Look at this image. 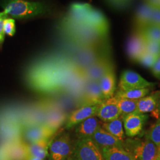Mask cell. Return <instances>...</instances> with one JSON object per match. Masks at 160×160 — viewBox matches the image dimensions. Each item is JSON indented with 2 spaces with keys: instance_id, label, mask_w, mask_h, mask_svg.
<instances>
[{
  "instance_id": "obj_1",
  "label": "cell",
  "mask_w": 160,
  "mask_h": 160,
  "mask_svg": "<svg viewBox=\"0 0 160 160\" xmlns=\"http://www.w3.org/2000/svg\"><path fill=\"white\" fill-rule=\"evenodd\" d=\"M4 12L7 16L18 20H28L45 15L51 12L49 6L40 1L28 0H4Z\"/></svg>"
},
{
  "instance_id": "obj_2",
  "label": "cell",
  "mask_w": 160,
  "mask_h": 160,
  "mask_svg": "<svg viewBox=\"0 0 160 160\" xmlns=\"http://www.w3.org/2000/svg\"><path fill=\"white\" fill-rule=\"evenodd\" d=\"M123 148L133 155L136 160H155L158 148L145 137L144 139L128 138L123 142Z\"/></svg>"
},
{
  "instance_id": "obj_3",
  "label": "cell",
  "mask_w": 160,
  "mask_h": 160,
  "mask_svg": "<svg viewBox=\"0 0 160 160\" xmlns=\"http://www.w3.org/2000/svg\"><path fill=\"white\" fill-rule=\"evenodd\" d=\"M74 148L68 133H61L52 139L49 147V160H69L73 154Z\"/></svg>"
},
{
  "instance_id": "obj_4",
  "label": "cell",
  "mask_w": 160,
  "mask_h": 160,
  "mask_svg": "<svg viewBox=\"0 0 160 160\" xmlns=\"http://www.w3.org/2000/svg\"><path fill=\"white\" fill-rule=\"evenodd\" d=\"M72 155L74 160H104L101 149L91 138L78 139Z\"/></svg>"
},
{
  "instance_id": "obj_5",
  "label": "cell",
  "mask_w": 160,
  "mask_h": 160,
  "mask_svg": "<svg viewBox=\"0 0 160 160\" xmlns=\"http://www.w3.org/2000/svg\"><path fill=\"white\" fill-rule=\"evenodd\" d=\"M156 83L145 80L137 72L132 70H125L120 75L118 84L119 90L128 91L131 90L152 88L156 86Z\"/></svg>"
},
{
  "instance_id": "obj_6",
  "label": "cell",
  "mask_w": 160,
  "mask_h": 160,
  "mask_svg": "<svg viewBox=\"0 0 160 160\" xmlns=\"http://www.w3.org/2000/svg\"><path fill=\"white\" fill-rule=\"evenodd\" d=\"M126 135L135 137L141 133L144 125L148 119V115L132 113L122 116Z\"/></svg>"
},
{
  "instance_id": "obj_7",
  "label": "cell",
  "mask_w": 160,
  "mask_h": 160,
  "mask_svg": "<svg viewBox=\"0 0 160 160\" xmlns=\"http://www.w3.org/2000/svg\"><path fill=\"white\" fill-rule=\"evenodd\" d=\"M146 52V40L143 35L138 30H133L128 39L126 45V52L132 61L137 62Z\"/></svg>"
},
{
  "instance_id": "obj_8",
  "label": "cell",
  "mask_w": 160,
  "mask_h": 160,
  "mask_svg": "<svg viewBox=\"0 0 160 160\" xmlns=\"http://www.w3.org/2000/svg\"><path fill=\"white\" fill-rule=\"evenodd\" d=\"M113 68V62L108 55L98 59L97 61L87 68L84 73L88 81H99L109 70Z\"/></svg>"
},
{
  "instance_id": "obj_9",
  "label": "cell",
  "mask_w": 160,
  "mask_h": 160,
  "mask_svg": "<svg viewBox=\"0 0 160 160\" xmlns=\"http://www.w3.org/2000/svg\"><path fill=\"white\" fill-rule=\"evenodd\" d=\"M96 116L102 122H108L119 118L121 113L116 97L106 99L100 104Z\"/></svg>"
},
{
  "instance_id": "obj_10",
  "label": "cell",
  "mask_w": 160,
  "mask_h": 160,
  "mask_svg": "<svg viewBox=\"0 0 160 160\" xmlns=\"http://www.w3.org/2000/svg\"><path fill=\"white\" fill-rule=\"evenodd\" d=\"M92 7L86 3H74L70 6L67 16L62 24H84L86 18Z\"/></svg>"
},
{
  "instance_id": "obj_11",
  "label": "cell",
  "mask_w": 160,
  "mask_h": 160,
  "mask_svg": "<svg viewBox=\"0 0 160 160\" xmlns=\"http://www.w3.org/2000/svg\"><path fill=\"white\" fill-rule=\"evenodd\" d=\"M105 100L101 91L99 81H87L81 106L100 105Z\"/></svg>"
},
{
  "instance_id": "obj_12",
  "label": "cell",
  "mask_w": 160,
  "mask_h": 160,
  "mask_svg": "<svg viewBox=\"0 0 160 160\" xmlns=\"http://www.w3.org/2000/svg\"><path fill=\"white\" fill-rule=\"evenodd\" d=\"M84 24L92 28L100 35L108 37L109 23L102 12L92 8L86 18Z\"/></svg>"
},
{
  "instance_id": "obj_13",
  "label": "cell",
  "mask_w": 160,
  "mask_h": 160,
  "mask_svg": "<svg viewBox=\"0 0 160 160\" xmlns=\"http://www.w3.org/2000/svg\"><path fill=\"white\" fill-rule=\"evenodd\" d=\"M55 132L44 124H34L25 128L23 136L29 143H32L43 139L52 138Z\"/></svg>"
},
{
  "instance_id": "obj_14",
  "label": "cell",
  "mask_w": 160,
  "mask_h": 160,
  "mask_svg": "<svg viewBox=\"0 0 160 160\" xmlns=\"http://www.w3.org/2000/svg\"><path fill=\"white\" fill-rule=\"evenodd\" d=\"M98 107L99 105L81 106L80 108L73 111L67 117L65 123V128L70 129L73 126H77L86 119L96 115Z\"/></svg>"
},
{
  "instance_id": "obj_15",
  "label": "cell",
  "mask_w": 160,
  "mask_h": 160,
  "mask_svg": "<svg viewBox=\"0 0 160 160\" xmlns=\"http://www.w3.org/2000/svg\"><path fill=\"white\" fill-rule=\"evenodd\" d=\"M102 122L97 116H92L77 125L75 133L78 139L91 138L97 129L102 126Z\"/></svg>"
},
{
  "instance_id": "obj_16",
  "label": "cell",
  "mask_w": 160,
  "mask_h": 160,
  "mask_svg": "<svg viewBox=\"0 0 160 160\" xmlns=\"http://www.w3.org/2000/svg\"><path fill=\"white\" fill-rule=\"evenodd\" d=\"M91 139L100 149L113 147L123 148L122 141L104 130L102 126L93 134Z\"/></svg>"
},
{
  "instance_id": "obj_17",
  "label": "cell",
  "mask_w": 160,
  "mask_h": 160,
  "mask_svg": "<svg viewBox=\"0 0 160 160\" xmlns=\"http://www.w3.org/2000/svg\"><path fill=\"white\" fill-rule=\"evenodd\" d=\"M152 7V4L146 1L138 7L133 19L134 29L141 30L150 25Z\"/></svg>"
},
{
  "instance_id": "obj_18",
  "label": "cell",
  "mask_w": 160,
  "mask_h": 160,
  "mask_svg": "<svg viewBox=\"0 0 160 160\" xmlns=\"http://www.w3.org/2000/svg\"><path fill=\"white\" fill-rule=\"evenodd\" d=\"M5 145L6 154L9 160H26L28 157L26 143L21 139L8 142Z\"/></svg>"
},
{
  "instance_id": "obj_19",
  "label": "cell",
  "mask_w": 160,
  "mask_h": 160,
  "mask_svg": "<svg viewBox=\"0 0 160 160\" xmlns=\"http://www.w3.org/2000/svg\"><path fill=\"white\" fill-rule=\"evenodd\" d=\"M52 139H43L32 143H26V150L28 156L45 160L49 157V147Z\"/></svg>"
},
{
  "instance_id": "obj_20",
  "label": "cell",
  "mask_w": 160,
  "mask_h": 160,
  "mask_svg": "<svg viewBox=\"0 0 160 160\" xmlns=\"http://www.w3.org/2000/svg\"><path fill=\"white\" fill-rule=\"evenodd\" d=\"M160 97V91H158L139 99L137 108L134 113L145 114L157 110Z\"/></svg>"
},
{
  "instance_id": "obj_21",
  "label": "cell",
  "mask_w": 160,
  "mask_h": 160,
  "mask_svg": "<svg viewBox=\"0 0 160 160\" xmlns=\"http://www.w3.org/2000/svg\"><path fill=\"white\" fill-rule=\"evenodd\" d=\"M101 91L105 99L113 97L116 88L114 68L110 69L99 81Z\"/></svg>"
},
{
  "instance_id": "obj_22",
  "label": "cell",
  "mask_w": 160,
  "mask_h": 160,
  "mask_svg": "<svg viewBox=\"0 0 160 160\" xmlns=\"http://www.w3.org/2000/svg\"><path fill=\"white\" fill-rule=\"evenodd\" d=\"M104 160H136L134 156L123 148L117 147L101 149Z\"/></svg>"
},
{
  "instance_id": "obj_23",
  "label": "cell",
  "mask_w": 160,
  "mask_h": 160,
  "mask_svg": "<svg viewBox=\"0 0 160 160\" xmlns=\"http://www.w3.org/2000/svg\"><path fill=\"white\" fill-rule=\"evenodd\" d=\"M102 127L104 130L108 132L111 135L118 138L121 141L123 142L125 140L123 120L121 116L114 120L108 122H102Z\"/></svg>"
},
{
  "instance_id": "obj_24",
  "label": "cell",
  "mask_w": 160,
  "mask_h": 160,
  "mask_svg": "<svg viewBox=\"0 0 160 160\" xmlns=\"http://www.w3.org/2000/svg\"><path fill=\"white\" fill-rule=\"evenodd\" d=\"M67 116L61 111L55 110L46 115L43 124L52 130L57 131L58 129L65 123Z\"/></svg>"
},
{
  "instance_id": "obj_25",
  "label": "cell",
  "mask_w": 160,
  "mask_h": 160,
  "mask_svg": "<svg viewBox=\"0 0 160 160\" xmlns=\"http://www.w3.org/2000/svg\"><path fill=\"white\" fill-rule=\"evenodd\" d=\"M150 92V88H144L141 89L131 90L128 91H117L115 97L118 98H125L133 100H139L147 96Z\"/></svg>"
},
{
  "instance_id": "obj_26",
  "label": "cell",
  "mask_w": 160,
  "mask_h": 160,
  "mask_svg": "<svg viewBox=\"0 0 160 160\" xmlns=\"http://www.w3.org/2000/svg\"><path fill=\"white\" fill-rule=\"evenodd\" d=\"M116 98L118 100V105L121 113V116H123L135 112L137 108L138 100L118 98L116 97Z\"/></svg>"
},
{
  "instance_id": "obj_27",
  "label": "cell",
  "mask_w": 160,
  "mask_h": 160,
  "mask_svg": "<svg viewBox=\"0 0 160 160\" xmlns=\"http://www.w3.org/2000/svg\"><path fill=\"white\" fill-rule=\"evenodd\" d=\"M139 30L147 41H153L160 43V26L150 24Z\"/></svg>"
},
{
  "instance_id": "obj_28",
  "label": "cell",
  "mask_w": 160,
  "mask_h": 160,
  "mask_svg": "<svg viewBox=\"0 0 160 160\" xmlns=\"http://www.w3.org/2000/svg\"><path fill=\"white\" fill-rule=\"evenodd\" d=\"M145 137L155 143L158 148L160 147V117L147 132Z\"/></svg>"
},
{
  "instance_id": "obj_29",
  "label": "cell",
  "mask_w": 160,
  "mask_h": 160,
  "mask_svg": "<svg viewBox=\"0 0 160 160\" xmlns=\"http://www.w3.org/2000/svg\"><path fill=\"white\" fill-rule=\"evenodd\" d=\"M158 57L145 52L138 61V63H140L142 66L147 68H151L154 65L155 62Z\"/></svg>"
},
{
  "instance_id": "obj_30",
  "label": "cell",
  "mask_w": 160,
  "mask_h": 160,
  "mask_svg": "<svg viewBox=\"0 0 160 160\" xmlns=\"http://www.w3.org/2000/svg\"><path fill=\"white\" fill-rule=\"evenodd\" d=\"M4 33L10 36H12L16 33V24L13 18H6L4 22Z\"/></svg>"
},
{
  "instance_id": "obj_31",
  "label": "cell",
  "mask_w": 160,
  "mask_h": 160,
  "mask_svg": "<svg viewBox=\"0 0 160 160\" xmlns=\"http://www.w3.org/2000/svg\"><path fill=\"white\" fill-rule=\"evenodd\" d=\"M146 52H148L155 56L158 57L160 55V43L146 40Z\"/></svg>"
},
{
  "instance_id": "obj_32",
  "label": "cell",
  "mask_w": 160,
  "mask_h": 160,
  "mask_svg": "<svg viewBox=\"0 0 160 160\" xmlns=\"http://www.w3.org/2000/svg\"><path fill=\"white\" fill-rule=\"evenodd\" d=\"M152 6V12L150 24L160 26V6Z\"/></svg>"
},
{
  "instance_id": "obj_33",
  "label": "cell",
  "mask_w": 160,
  "mask_h": 160,
  "mask_svg": "<svg viewBox=\"0 0 160 160\" xmlns=\"http://www.w3.org/2000/svg\"><path fill=\"white\" fill-rule=\"evenodd\" d=\"M151 72L155 77L160 80V55L158 56L154 65L151 68Z\"/></svg>"
},
{
  "instance_id": "obj_34",
  "label": "cell",
  "mask_w": 160,
  "mask_h": 160,
  "mask_svg": "<svg viewBox=\"0 0 160 160\" xmlns=\"http://www.w3.org/2000/svg\"><path fill=\"white\" fill-rule=\"evenodd\" d=\"M0 160H9L6 154L5 145L0 147Z\"/></svg>"
},
{
  "instance_id": "obj_35",
  "label": "cell",
  "mask_w": 160,
  "mask_h": 160,
  "mask_svg": "<svg viewBox=\"0 0 160 160\" xmlns=\"http://www.w3.org/2000/svg\"><path fill=\"white\" fill-rule=\"evenodd\" d=\"M5 19L6 18H0V35H2V36H4L5 34L4 32V22Z\"/></svg>"
},
{
  "instance_id": "obj_36",
  "label": "cell",
  "mask_w": 160,
  "mask_h": 160,
  "mask_svg": "<svg viewBox=\"0 0 160 160\" xmlns=\"http://www.w3.org/2000/svg\"><path fill=\"white\" fill-rule=\"evenodd\" d=\"M26 160H45L44 159H42V158H39L38 157H32V156H28L27 157V158Z\"/></svg>"
},
{
  "instance_id": "obj_37",
  "label": "cell",
  "mask_w": 160,
  "mask_h": 160,
  "mask_svg": "<svg viewBox=\"0 0 160 160\" xmlns=\"http://www.w3.org/2000/svg\"><path fill=\"white\" fill-rule=\"evenodd\" d=\"M7 16H8L4 12H0V18H6Z\"/></svg>"
},
{
  "instance_id": "obj_38",
  "label": "cell",
  "mask_w": 160,
  "mask_h": 160,
  "mask_svg": "<svg viewBox=\"0 0 160 160\" xmlns=\"http://www.w3.org/2000/svg\"><path fill=\"white\" fill-rule=\"evenodd\" d=\"M155 160H160V147L158 148V153H157V157H156Z\"/></svg>"
},
{
  "instance_id": "obj_39",
  "label": "cell",
  "mask_w": 160,
  "mask_h": 160,
  "mask_svg": "<svg viewBox=\"0 0 160 160\" xmlns=\"http://www.w3.org/2000/svg\"><path fill=\"white\" fill-rule=\"evenodd\" d=\"M4 40V36L0 35V45H1Z\"/></svg>"
},
{
  "instance_id": "obj_40",
  "label": "cell",
  "mask_w": 160,
  "mask_h": 160,
  "mask_svg": "<svg viewBox=\"0 0 160 160\" xmlns=\"http://www.w3.org/2000/svg\"><path fill=\"white\" fill-rule=\"evenodd\" d=\"M158 114L160 117V97L159 99V102H158Z\"/></svg>"
},
{
  "instance_id": "obj_41",
  "label": "cell",
  "mask_w": 160,
  "mask_h": 160,
  "mask_svg": "<svg viewBox=\"0 0 160 160\" xmlns=\"http://www.w3.org/2000/svg\"><path fill=\"white\" fill-rule=\"evenodd\" d=\"M72 160H73V159H72Z\"/></svg>"
}]
</instances>
